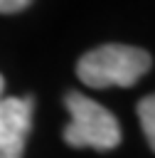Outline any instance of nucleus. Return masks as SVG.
<instances>
[{
    "label": "nucleus",
    "instance_id": "f257e3e1",
    "mask_svg": "<svg viewBox=\"0 0 155 158\" xmlns=\"http://www.w3.org/2000/svg\"><path fill=\"white\" fill-rule=\"evenodd\" d=\"M150 69V54L130 44H103L86 52L79 64V79L91 89L133 86Z\"/></svg>",
    "mask_w": 155,
    "mask_h": 158
},
{
    "label": "nucleus",
    "instance_id": "f03ea898",
    "mask_svg": "<svg viewBox=\"0 0 155 158\" xmlns=\"http://www.w3.org/2000/svg\"><path fill=\"white\" fill-rule=\"evenodd\" d=\"M71 121L64 128V141L74 148H93V151H111L121 143V126L116 116L101 106L98 101L71 91L64 99Z\"/></svg>",
    "mask_w": 155,
    "mask_h": 158
},
{
    "label": "nucleus",
    "instance_id": "7ed1b4c3",
    "mask_svg": "<svg viewBox=\"0 0 155 158\" xmlns=\"http://www.w3.org/2000/svg\"><path fill=\"white\" fill-rule=\"evenodd\" d=\"M30 128H32V99L2 96L0 99V158H22Z\"/></svg>",
    "mask_w": 155,
    "mask_h": 158
},
{
    "label": "nucleus",
    "instance_id": "20e7f679",
    "mask_svg": "<svg viewBox=\"0 0 155 158\" xmlns=\"http://www.w3.org/2000/svg\"><path fill=\"white\" fill-rule=\"evenodd\" d=\"M138 118H140V128H143L150 148L155 151V94L145 96L138 104Z\"/></svg>",
    "mask_w": 155,
    "mask_h": 158
},
{
    "label": "nucleus",
    "instance_id": "39448f33",
    "mask_svg": "<svg viewBox=\"0 0 155 158\" xmlns=\"http://www.w3.org/2000/svg\"><path fill=\"white\" fill-rule=\"evenodd\" d=\"M32 0H0V15H12V12H20L30 5Z\"/></svg>",
    "mask_w": 155,
    "mask_h": 158
},
{
    "label": "nucleus",
    "instance_id": "423d86ee",
    "mask_svg": "<svg viewBox=\"0 0 155 158\" xmlns=\"http://www.w3.org/2000/svg\"><path fill=\"white\" fill-rule=\"evenodd\" d=\"M0 99H2V77H0Z\"/></svg>",
    "mask_w": 155,
    "mask_h": 158
}]
</instances>
